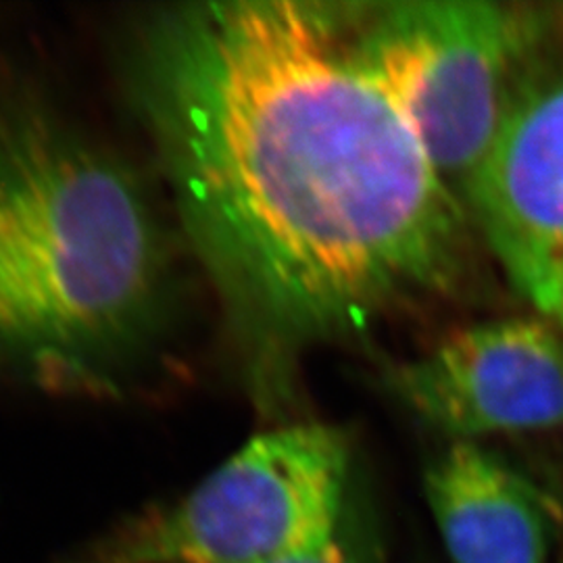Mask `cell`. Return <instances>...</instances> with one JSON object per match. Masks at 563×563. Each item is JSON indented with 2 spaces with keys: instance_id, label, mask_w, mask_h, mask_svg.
<instances>
[{
  "instance_id": "cell-1",
  "label": "cell",
  "mask_w": 563,
  "mask_h": 563,
  "mask_svg": "<svg viewBox=\"0 0 563 563\" xmlns=\"http://www.w3.org/2000/svg\"><path fill=\"white\" fill-rule=\"evenodd\" d=\"M128 90L263 386L463 280L467 209L363 69L349 4L163 9Z\"/></svg>"
},
{
  "instance_id": "cell-2",
  "label": "cell",
  "mask_w": 563,
  "mask_h": 563,
  "mask_svg": "<svg viewBox=\"0 0 563 563\" xmlns=\"http://www.w3.org/2000/svg\"><path fill=\"white\" fill-rule=\"evenodd\" d=\"M169 280L141 178L23 84L0 90V362L109 390L155 332Z\"/></svg>"
},
{
  "instance_id": "cell-3",
  "label": "cell",
  "mask_w": 563,
  "mask_h": 563,
  "mask_svg": "<svg viewBox=\"0 0 563 563\" xmlns=\"http://www.w3.org/2000/svg\"><path fill=\"white\" fill-rule=\"evenodd\" d=\"M349 11L363 69L463 202L523 81L549 53L555 18L544 7L499 0H407Z\"/></svg>"
},
{
  "instance_id": "cell-4",
  "label": "cell",
  "mask_w": 563,
  "mask_h": 563,
  "mask_svg": "<svg viewBox=\"0 0 563 563\" xmlns=\"http://www.w3.org/2000/svg\"><path fill=\"white\" fill-rule=\"evenodd\" d=\"M349 444L339 428L263 432L186 497L128 526L101 563H274L339 532Z\"/></svg>"
},
{
  "instance_id": "cell-5",
  "label": "cell",
  "mask_w": 563,
  "mask_h": 563,
  "mask_svg": "<svg viewBox=\"0 0 563 563\" xmlns=\"http://www.w3.org/2000/svg\"><path fill=\"white\" fill-rule=\"evenodd\" d=\"M463 205L511 286L563 334V55H544Z\"/></svg>"
},
{
  "instance_id": "cell-6",
  "label": "cell",
  "mask_w": 563,
  "mask_h": 563,
  "mask_svg": "<svg viewBox=\"0 0 563 563\" xmlns=\"http://www.w3.org/2000/svg\"><path fill=\"white\" fill-rule=\"evenodd\" d=\"M384 388L455 441L563 428V334L543 318L451 332L420 357L384 367Z\"/></svg>"
},
{
  "instance_id": "cell-7",
  "label": "cell",
  "mask_w": 563,
  "mask_h": 563,
  "mask_svg": "<svg viewBox=\"0 0 563 563\" xmlns=\"http://www.w3.org/2000/svg\"><path fill=\"white\" fill-rule=\"evenodd\" d=\"M423 490L451 562L549 560L551 514L543 493L481 444H449L426 470Z\"/></svg>"
},
{
  "instance_id": "cell-8",
  "label": "cell",
  "mask_w": 563,
  "mask_h": 563,
  "mask_svg": "<svg viewBox=\"0 0 563 563\" xmlns=\"http://www.w3.org/2000/svg\"><path fill=\"white\" fill-rule=\"evenodd\" d=\"M274 563H363L362 558L351 551L346 544L342 543L341 534H332L322 543L307 547L302 551H297L288 558H282Z\"/></svg>"
},
{
  "instance_id": "cell-9",
  "label": "cell",
  "mask_w": 563,
  "mask_h": 563,
  "mask_svg": "<svg viewBox=\"0 0 563 563\" xmlns=\"http://www.w3.org/2000/svg\"><path fill=\"white\" fill-rule=\"evenodd\" d=\"M563 563V562H562Z\"/></svg>"
}]
</instances>
